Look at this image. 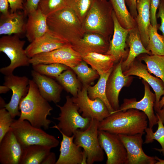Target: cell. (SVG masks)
Listing matches in <instances>:
<instances>
[{"label":"cell","mask_w":164,"mask_h":164,"mask_svg":"<svg viewBox=\"0 0 164 164\" xmlns=\"http://www.w3.org/2000/svg\"><path fill=\"white\" fill-rule=\"evenodd\" d=\"M148 122L147 117L144 112L130 109L110 114L100 122L98 129L117 135L144 134Z\"/></svg>","instance_id":"7a4b0ae2"},{"label":"cell","mask_w":164,"mask_h":164,"mask_svg":"<svg viewBox=\"0 0 164 164\" xmlns=\"http://www.w3.org/2000/svg\"><path fill=\"white\" fill-rule=\"evenodd\" d=\"M32 80L36 84L41 95L48 102L55 104L61 99L63 89L62 86L52 78L41 74L34 70L31 71Z\"/></svg>","instance_id":"7402d4cb"},{"label":"cell","mask_w":164,"mask_h":164,"mask_svg":"<svg viewBox=\"0 0 164 164\" xmlns=\"http://www.w3.org/2000/svg\"><path fill=\"white\" fill-rule=\"evenodd\" d=\"M156 115L161 119L164 125V105L162 108L156 112Z\"/></svg>","instance_id":"7dc6e473"},{"label":"cell","mask_w":164,"mask_h":164,"mask_svg":"<svg viewBox=\"0 0 164 164\" xmlns=\"http://www.w3.org/2000/svg\"><path fill=\"white\" fill-rule=\"evenodd\" d=\"M99 122L92 118L87 128L84 130L77 129L73 135L74 143L83 148L86 155L88 164L101 162L104 159L103 150L100 145L98 138Z\"/></svg>","instance_id":"52a82bcc"},{"label":"cell","mask_w":164,"mask_h":164,"mask_svg":"<svg viewBox=\"0 0 164 164\" xmlns=\"http://www.w3.org/2000/svg\"><path fill=\"white\" fill-rule=\"evenodd\" d=\"M109 42L99 34L85 33L82 37L71 45L82 57L90 53L105 54L108 50Z\"/></svg>","instance_id":"ffe728a7"},{"label":"cell","mask_w":164,"mask_h":164,"mask_svg":"<svg viewBox=\"0 0 164 164\" xmlns=\"http://www.w3.org/2000/svg\"><path fill=\"white\" fill-rule=\"evenodd\" d=\"M62 139L60 142V154L55 164H86L87 157L81 148L74 142L73 135L67 136L60 131Z\"/></svg>","instance_id":"ac0fdd59"},{"label":"cell","mask_w":164,"mask_h":164,"mask_svg":"<svg viewBox=\"0 0 164 164\" xmlns=\"http://www.w3.org/2000/svg\"><path fill=\"white\" fill-rule=\"evenodd\" d=\"M137 0H125L126 5L128 7L130 13L135 19L137 15L136 9Z\"/></svg>","instance_id":"ee69618b"},{"label":"cell","mask_w":164,"mask_h":164,"mask_svg":"<svg viewBox=\"0 0 164 164\" xmlns=\"http://www.w3.org/2000/svg\"><path fill=\"white\" fill-rule=\"evenodd\" d=\"M5 108L0 109V142L10 130L14 119Z\"/></svg>","instance_id":"f35d334b"},{"label":"cell","mask_w":164,"mask_h":164,"mask_svg":"<svg viewBox=\"0 0 164 164\" xmlns=\"http://www.w3.org/2000/svg\"><path fill=\"white\" fill-rule=\"evenodd\" d=\"M122 61L115 64L106 83V96L114 111L118 110L120 107L119 96L122 88L129 86L133 79L132 76L123 73L121 67Z\"/></svg>","instance_id":"4fadbf2b"},{"label":"cell","mask_w":164,"mask_h":164,"mask_svg":"<svg viewBox=\"0 0 164 164\" xmlns=\"http://www.w3.org/2000/svg\"><path fill=\"white\" fill-rule=\"evenodd\" d=\"M127 42L129 48V52L126 59L122 62L123 71L126 70L139 55L144 53L152 55L151 52L144 46L137 27L130 30Z\"/></svg>","instance_id":"d4e9b609"},{"label":"cell","mask_w":164,"mask_h":164,"mask_svg":"<svg viewBox=\"0 0 164 164\" xmlns=\"http://www.w3.org/2000/svg\"><path fill=\"white\" fill-rule=\"evenodd\" d=\"M56 161L55 153L50 152L43 160L42 164H55Z\"/></svg>","instance_id":"f6af8a7d"},{"label":"cell","mask_w":164,"mask_h":164,"mask_svg":"<svg viewBox=\"0 0 164 164\" xmlns=\"http://www.w3.org/2000/svg\"><path fill=\"white\" fill-rule=\"evenodd\" d=\"M113 11L109 0H95L82 23L84 33L98 34L110 41L114 29Z\"/></svg>","instance_id":"3957f363"},{"label":"cell","mask_w":164,"mask_h":164,"mask_svg":"<svg viewBox=\"0 0 164 164\" xmlns=\"http://www.w3.org/2000/svg\"><path fill=\"white\" fill-rule=\"evenodd\" d=\"M82 58L100 75L113 67L115 60L112 56L96 53H90Z\"/></svg>","instance_id":"4316f807"},{"label":"cell","mask_w":164,"mask_h":164,"mask_svg":"<svg viewBox=\"0 0 164 164\" xmlns=\"http://www.w3.org/2000/svg\"><path fill=\"white\" fill-rule=\"evenodd\" d=\"M32 67L34 70L41 74L55 78L70 68L65 65L57 63L39 64L32 65Z\"/></svg>","instance_id":"e575fe53"},{"label":"cell","mask_w":164,"mask_h":164,"mask_svg":"<svg viewBox=\"0 0 164 164\" xmlns=\"http://www.w3.org/2000/svg\"><path fill=\"white\" fill-rule=\"evenodd\" d=\"M67 7L65 0H40L38 8L47 16Z\"/></svg>","instance_id":"74e56055"},{"label":"cell","mask_w":164,"mask_h":164,"mask_svg":"<svg viewBox=\"0 0 164 164\" xmlns=\"http://www.w3.org/2000/svg\"><path fill=\"white\" fill-rule=\"evenodd\" d=\"M87 87L82 86L77 96L72 97L73 102L79 108L84 118L96 120L100 122L110 115V113L105 104L100 99L93 100L88 96Z\"/></svg>","instance_id":"30bf717a"},{"label":"cell","mask_w":164,"mask_h":164,"mask_svg":"<svg viewBox=\"0 0 164 164\" xmlns=\"http://www.w3.org/2000/svg\"><path fill=\"white\" fill-rule=\"evenodd\" d=\"M164 105V96L160 100L159 103V108L161 109Z\"/></svg>","instance_id":"681fc988"},{"label":"cell","mask_w":164,"mask_h":164,"mask_svg":"<svg viewBox=\"0 0 164 164\" xmlns=\"http://www.w3.org/2000/svg\"><path fill=\"white\" fill-rule=\"evenodd\" d=\"M26 24V36L31 42L42 36L49 30L47 22V16L39 9L30 13Z\"/></svg>","instance_id":"603a6c76"},{"label":"cell","mask_w":164,"mask_h":164,"mask_svg":"<svg viewBox=\"0 0 164 164\" xmlns=\"http://www.w3.org/2000/svg\"><path fill=\"white\" fill-rule=\"evenodd\" d=\"M144 85V94L143 97L137 101L135 98H125L119 109L110 113L124 111L130 109H135L144 112L147 115L149 127L152 128L153 127L157 124L158 119L155 114L154 109L155 100V96L150 89L149 85L145 81L142 80Z\"/></svg>","instance_id":"8fae6325"},{"label":"cell","mask_w":164,"mask_h":164,"mask_svg":"<svg viewBox=\"0 0 164 164\" xmlns=\"http://www.w3.org/2000/svg\"><path fill=\"white\" fill-rule=\"evenodd\" d=\"M82 60L81 55L69 43L50 52L36 55L30 58L29 61L32 65L57 63L71 68L77 65Z\"/></svg>","instance_id":"9c48e42d"},{"label":"cell","mask_w":164,"mask_h":164,"mask_svg":"<svg viewBox=\"0 0 164 164\" xmlns=\"http://www.w3.org/2000/svg\"><path fill=\"white\" fill-rule=\"evenodd\" d=\"M143 133L134 135H118L127 152L125 164H154L157 160L155 157L147 155L142 146Z\"/></svg>","instance_id":"5bb4252c"},{"label":"cell","mask_w":164,"mask_h":164,"mask_svg":"<svg viewBox=\"0 0 164 164\" xmlns=\"http://www.w3.org/2000/svg\"><path fill=\"white\" fill-rule=\"evenodd\" d=\"M158 9L156 17L161 20V25L159 29L164 36V0H161Z\"/></svg>","instance_id":"b9f144b4"},{"label":"cell","mask_w":164,"mask_h":164,"mask_svg":"<svg viewBox=\"0 0 164 164\" xmlns=\"http://www.w3.org/2000/svg\"><path fill=\"white\" fill-rule=\"evenodd\" d=\"M95 0H65L67 7L75 13L82 23Z\"/></svg>","instance_id":"8d00e7d4"},{"label":"cell","mask_w":164,"mask_h":164,"mask_svg":"<svg viewBox=\"0 0 164 164\" xmlns=\"http://www.w3.org/2000/svg\"><path fill=\"white\" fill-rule=\"evenodd\" d=\"M56 79L63 88L72 95L73 97L77 96L82 87L75 73L70 68L63 72Z\"/></svg>","instance_id":"4dcf8cb0"},{"label":"cell","mask_w":164,"mask_h":164,"mask_svg":"<svg viewBox=\"0 0 164 164\" xmlns=\"http://www.w3.org/2000/svg\"><path fill=\"white\" fill-rule=\"evenodd\" d=\"M40 0H25L24 3L23 13L26 16L36 10L38 8Z\"/></svg>","instance_id":"60d3db41"},{"label":"cell","mask_w":164,"mask_h":164,"mask_svg":"<svg viewBox=\"0 0 164 164\" xmlns=\"http://www.w3.org/2000/svg\"><path fill=\"white\" fill-rule=\"evenodd\" d=\"M23 147L11 129L0 142V162L2 164H20Z\"/></svg>","instance_id":"44dd1931"},{"label":"cell","mask_w":164,"mask_h":164,"mask_svg":"<svg viewBox=\"0 0 164 164\" xmlns=\"http://www.w3.org/2000/svg\"><path fill=\"white\" fill-rule=\"evenodd\" d=\"M9 3L8 0H0V12L3 14H6L8 10Z\"/></svg>","instance_id":"bcb514c9"},{"label":"cell","mask_w":164,"mask_h":164,"mask_svg":"<svg viewBox=\"0 0 164 164\" xmlns=\"http://www.w3.org/2000/svg\"><path fill=\"white\" fill-rule=\"evenodd\" d=\"M150 2V0H137V15L135 19L141 40L147 49L149 43L148 28L151 25Z\"/></svg>","instance_id":"484cf974"},{"label":"cell","mask_w":164,"mask_h":164,"mask_svg":"<svg viewBox=\"0 0 164 164\" xmlns=\"http://www.w3.org/2000/svg\"><path fill=\"white\" fill-rule=\"evenodd\" d=\"M69 43L49 29L42 36L31 42L25 50L27 56L30 58L36 55L50 52Z\"/></svg>","instance_id":"d6986e66"},{"label":"cell","mask_w":164,"mask_h":164,"mask_svg":"<svg viewBox=\"0 0 164 164\" xmlns=\"http://www.w3.org/2000/svg\"><path fill=\"white\" fill-rule=\"evenodd\" d=\"M10 8V12L13 13L18 10L24 9L23 0H8Z\"/></svg>","instance_id":"7bdbcfd3"},{"label":"cell","mask_w":164,"mask_h":164,"mask_svg":"<svg viewBox=\"0 0 164 164\" xmlns=\"http://www.w3.org/2000/svg\"><path fill=\"white\" fill-rule=\"evenodd\" d=\"M10 89L7 86L4 85L0 86V93H5L9 91Z\"/></svg>","instance_id":"c3c4849f"},{"label":"cell","mask_w":164,"mask_h":164,"mask_svg":"<svg viewBox=\"0 0 164 164\" xmlns=\"http://www.w3.org/2000/svg\"><path fill=\"white\" fill-rule=\"evenodd\" d=\"M161 0H150V22L153 26L159 28V25L157 21L156 12L158 9Z\"/></svg>","instance_id":"ab89813d"},{"label":"cell","mask_w":164,"mask_h":164,"mask_svg":"<svg viewBox=\"0 0 164 164\" xmlns=\"http://www.w3.org/2000/svg\"><path fill=\"white\" fill-rule=\"evenodd\" d=\"M137 57L146 63L149 71L160 79L164 84V55L144 53Z\"/></svg>","instance_id":"1f68e13d"},{"label":"cell","mask_w":164,"mask_h":164,"mask_svg":"<svg viewBox=\"0 0 164 164\" xmlns=\"http://www.w3.org/2000/svg\"><path fill=\"white\" fill-rule=\"evenodd\" d=\"M112 16L114 23L113 33L109 42L108 50L105 54L113 56L116 64L121 60H125L128 56L129 49L127 40L130 29L124 28L121 26L114 10Z\"/></svg>","instance_id":"e0dca14e"},{"label":"cell","mask_w":164,"mask_h":164,"mask_svg":"<svg viewBox=\"0 0 164 164\" xmlns=\"http://www.w3.org/2000/svg\"><path fill=\"white\" fill-rule=\"evenodd\" d=\"M0 101L1 108H5L6 104L5 103L4 99L1 97H0Z\"/></svg>","instance_id":"816d5d0a"},{"label":"cell","mask_w":164,"mask_h":164,"mask_svg":"<svg viewBox=\"0 0 164 164\" xmlns=\"http://www.w3.org/2000/svg\"><path fill=\"white\" fill-rule=\"evenodd\" d=\"M98 138L107 156L106 164H125L127 152L118 135L99 130Z\"/></svg>","instance_id":"7c38bea8"},{"label":"cell","mask_w":164,"mask_h":164,"mask_svg":"<svg viewBox=\"0 0 164 164\" xmlns=\"http://www.w3.org/2000/svg\"><path fill=\"white\" fill-rule=\"evenodd\" d=\"M158 28L151 24L148 28L149 43L147 49L152 55H164V36L158 33Z\"/></svg>","instance_id":"836d02e7"},{"label":"cell","mask_w":164,"mask_h":164,"mask_svg":"<svg viewBox=\"0 0 164 164\" xmlns=\"http://www.w3.org/2000/svg\"><path fill=\"white\" fill-rule=\"evenodd\" d=\"M113 68L100 75L97 82L95 85L93 86L89 85L87 87V94L89 97L93 100L97 98L101 100L105 104L110 113L114 111L107 98L106 90L107 81Z\"/></svg>","instance_id":"f1b7e54d"},{"label":"cell","mask_w":164,"mask_h":164,"mask_svg":"<svg viewBox=\"0 0 164 164\" xmlns=\"http://www.w3.org/2000/svg\"><path fill=\"white\" fill-rule=\"evenodd\" d=\"M51 149L47 146L32 145L23 147L20 164H42Z\"/></svg>","instance_id":"83f0119b"},{"label":"cell","mask_w":164,"mask_h":164,"mask_svg":"<svg viewBox=\"0 0 164 164\" xmlns=\"http://www.w3.org/2000/svg\"><path fill=\"white\" fill-rule=\"evenodd\" d=\"M56 106L59 108L60 112L58 117L53 118L58 120L59 123L50 128L57 129L70 136L77 129L84 130L89 126L91 118H84L80 114L78 107L70 96L66 97V101L63 106Z\"/></svg>","instance_id":"8992f818"},{"label":"cell","mask_w":164,"mask_h":164,"mask_svg":"<svg viewBox=\"0 0 164 164\" xmlns=\"http://www.w3.org/2000/svg\"><path fill=\"white\" fill-rule=\"evenodd\" d=\"M70 68L77 75L82 86L88 87L91 85L100 76L96 70L89 67L83 60L77 65Z\"/></svg>","instance_id":"d6a6232c"},{"label":"cell","mask_w":164,"mask_h":164,"mask_svg":"<svg viewBox=\"0 0 164 164\" xmlns=\"http://www.w3.org/2000/svg\"><path fill=\"white\" fill-rule=\"evenodd\" d=\"M157 117L158 127L157 130L153 132L152 128L147 127L145 130L146 135L144 143L149 144L152 142L154 140H156L160 145L162 148L154 149L164 155V125L159 118L158 116Z\"/></svg>","instance_id":"d590c367"},{"label":"cell","mask_w":164,"mask_h":164,"mask_svg":"<svg viewBox=\"0 0 164 164\" xmlns=\"http://www.w3.org/2000/svg\"><path fill=\"white\" fill-rule=\"evenodd\" d=\"M157 162L155 164H164V159H160L157 156H155Z\"/></svg>","instance_id":"f907efd6"},{"label":"cell","mask_w":164,"mask_h":164,"mask_svg":"<svg viewBox=\"0 0 164 164\" xmlns=\"http://www.w3.org/2000/svg\"><path fill=\"white\" fill-rule=\"evenodd\" d=\"M24 13L9 12L6 14H2L0 19V35L19 36L26 32V24Z\"/></svg>","instance_id":"cb8c5ba5"},{"label":"cell","mask_w":164,"mask_h":164,"mask_svg":"<svg viewBox=\"0 0 164 164\" xmlns=\"http://www.w3.org/2000/svg\"><path fill=\"white\" fill-rule=\"evenodd\" d=\"M49 29L71 44L84 34L82 23L73 11L67 7L48 15Z\"/></svg>","instance_id":"277c9868"},{"label":"cell","mask_w":164,"mask_h":164,"mask_svg":"<svg viewBox=\"0 0 164 164\" xmlns=\"http://www.w3.org/2000/svg\"><path fill=\"white\" fill-rule=\"evenodd\" d=\"M123 73L126 75L135 76L141 78L149 85L153 90L155 96L154 109L155 112L159 110V101L161 96L164 95V84L162 81L151 75L146 65L142 63L138 57Z\"/></svg>","instance_id":"2e32d148"},{"label":"cell","mask_w":164,"mask_h":164,"mask_svg":"<svg viewBox=\"0 0 164 164\" xmlns=\"http://www.w3.org/2000/svg\"><path fill=\"white\" fill-rule=\"evenodd\" d=\"M117 18L124 28L131 29L137 27L136 21L128 11L125 0H109Z\"/></svg>","instance_id":"f546056e"},{"label":"cell","mask_w":164,"mask_h":164,"mask_svg":"<svg viewBox=\"0 0 164 164\" xmlns=\"http://www.w3.org/2000/svg\"><path fill=\"white\" fill-rule=\"evenodd\" d=\"M19 109L21 113L18 119L27 120L37 128L48 129L52 121L47 118L53 108L41 95L32 80H29L28 92L21 100Z\"/></svg>","instance_id":"6da1fadb"},{"label":"cell","mask_w":164,"mask_h":164,"mask_svg":"<svg viewBox=\"0 0 164 164\" xmlns=\"http://www.w3.org/2000/svg\"><path fill=\"white\" fill-rule=\"evenodd\" d=\"M18 141L23 147L39 145L52 149L58 146L59 141L41 128L32 126L27 120H14L11 127Z\"/></svg>","instance_id":"5b68a950"},{"label":"cell","mask_w":164,"mask_h":164,"mask_svg":"<svg viewBox=\"0 0 164 164\" xmlns=\"http://www.w3.org/2000/svg\"><path fill=\"white\" fill-rule=\"evenodd\" d=\"M4 80V85L7 86L12 91L11 100L6 104L5 108L14 118L20 115L19 104L28 92L29 79L26 76L19 77L12 74L5 76Z\"/></svg>","instance_id":"9a60e30c"},{"label":"cell","mask_w":164,"mask_h":164,"mask_svg":"<svg viewBox=\"0 0 164 164\" xmlns=\"http://www.w3.org/2000/svg\"><path fill=\"white\" fill-rule=\"evenodd\" d=\"M25 43V41L21 40L16 35L4 36L0 38V51L5 53L10 61L9 65L0 69L1 73L9 75L17 68L29 65L30 58L23 49Z\"/></svg>","instance_id":"ba28073f"}]
</instances>
